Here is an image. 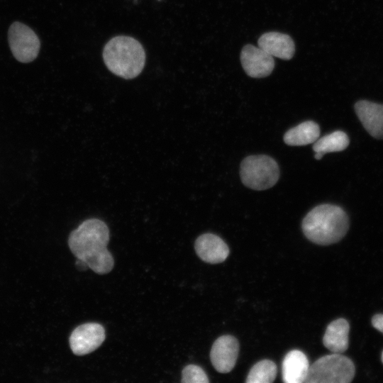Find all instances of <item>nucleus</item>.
Returning <instances> with one entry per match:
<instances>
[{
    "mask_svg": "<svg viewBox=\"0 0 383 383\" xmlns=\"http://www.w3.org/2000/svg\"><path fill=\"white\" fill-rule=\"evenodd\" d=\"M109 240L106 224L100 219L90 218L72 231L68 245L77 259L94 272L103 274L111 272L114 265L113 256L106 248Z\"/></svg>",
    "mask_w": 383,
    "mask_h": 383,
    "instance_id": "1",
    "label": "nucleus"
},
{
    "mask_svg": "<svg viewBox=\"0 0 383 383\" xmlns=\"http://www.w3.org/2000/svg\"><path fill=\"white\" fill-rule=\"evenodd\" d=\"M301 228L310 241L328 245L338 242L345 235L349 220L341 207L324 204L314 207L306 215Z\"/></svg>",
    "mask_w": 383,
    "mask_h": 383,
    "instance_id": "2",
    "label": "nucleus"
},
{
    "mask_svg": "<svg viewBox=\"0 0 383 383\" xmlns=\"http://www.w3.org/2000/svg\"><path fill=\"white\" fill-rule=\"evenodd\" d=\"M102 56L108 70L126 79L138 77L146 60L141 43L127 35H117L110 39L104 45Z\"/></svg>",
    "mask_w": 383,
    "mask_h": 383,
    "instance_id": "3",
    "label": "nucleus"
},
{
    "mask_svg": "<svg viewBox=\"0 0 383 383\" xmlns=\"http://www.w3.org/2000/svg\"><path fill=\"white\" fill-rule=\"evenodd\" d=\"M355 372L353 361L348 357L334 353L316 360L310 367L305 383H349Z\"/></svg>",
    "mask_w": 383,
    "mask_h": 383,
    "instance_id": "4",
    "label": "nucleus"
},
{
    "mask_svg": "<svg viewBox=\"0 0 383 383\" xmlns=\"http://www.w3.org/2000/svg\"><path fill=\"white\" fill-rule=\"evenodd\" d=\"M240 175L245 186L255 190H265L273 187L279 179L277 162L267 155H250L240 164Z\"/></svg>",
    "mask_w": 383,
    "mask_h": 383,
    "instance_id": "5",
    "label": "nucleus"
},
{
    "mask_svg": "<svg viewBox=\"0 0 383 383\" xmlns=\"http://www.w3.org/2000/svg\"><path fill=\"white\" fill-rule=\"evenodd\" d=\"M8 37L11 50L18 61L27 63L36 58L40 41L29 27L15 22L9 28Z\"/></svg>",
    "mask_w": 383,
    "mask_h": 383,
    "instance_id": "6",
    "label": "nucleus"
},
{
    "mask_svg": "<svg viewBox=\"0 0 383 383\" xmlns=\"http://www.w3.org/2000/svg\"><path fill=\"white\" fill-rule=\"evenodd\" d=\"M104 328L97 323H87L77 326L72 332L69 343L74 354L84 355L97 349L104 341Z\"/></svg>",
    "mask_w": 383,
    "mask_h": 383,
    "instance_id": "7",
    "label": "nucleus"
},
{
    "mask_svg": "<svg viewBox=\"0 0 383 383\" xmlns=\"http://www.w3.org/2000/svg\"><path fill=\"white\" fill-rule=\"evenodd\" d=\"M239 353V343L237 339L231 335L218 338L213 343L210 358L213 367L221 373L231 372L237 361Z\"/></svg>",
    "mask_w": 383,
    "mask_h": 383,
    "instance_id": "8",
    "label": "nucleus"
},
{
    "mask_svg": "<svg viewBox=\"0 0 383 383\" xmlns=\"http://www.w3.org/2000/svg\"><path fill=\"white\" fill-rule=\"evenodd\" d=\"M240 62L245 73L253 78L267 77L274 67L272 55L260 48L250 44L243 48Z\"/></svg>",
    "mask_w": 383,
    "mask_h": 383,
    "instance_id": "9",
    "label": "nucleus"
},
{
    "mask_svg": "<svg viewBox=\"0 0 383 383\" xmlns=\"http://www.w3.org/2000/svg\"><path fill=\"white\" fill-rule=\"evenodd\" d=\"M194 248L201 260L211 264L223 262L229 255L226 243L213 233L199 236L195 241Z\"/></svg>",
    "mask_w": 383,
    "mask_h": 383,
    "instance_id": "10",
    "label": "nucleus"
},
{
    "mask_svg": "<svg viewBox=\"0 0 383 383\" xmlns=\"http://www.w3.org/2000/svg\"><path fill=\"white\" fill-rule=\"evenodd\" d=\"M356 114L372 137L383 139V104L360 100L355 105Z\"/></svg>",
    "mask_w": 383,
    "mask_h": 383,
    "instance_id": "11",
    "label": "nucleus"
},
{
    "mask_svg": "<svg viewBox=\"0 0 383 383\" xmlns=\"http://www.w3.org/2000/svg\"><path fill=\"white\" fill-rule=\"evenodd\" d=\"M258 47L266 52L282 60H290L295 52V45L287 34L268 32L262 34L257 41Z\"/></svg>",
    "mask_w": 383,
    "mask_h": 383,
    "instance_id": "12",
    "label": "nucleus"
},
{
    "mask_svg": "<svg viewBox=\"0 0 383 383\" xmlns=\"http://www.w3.org/2000/svg\"><path fill=\"white\" fill-rule=\"evenodd\" d=\"M309 367L308 358L303 352L299 350L289 351L282 361V381L285 383L304 382Z\"/></svg>",
    "mask_w": 383,
    "mask_h": 383,
    "instance_id": "13",
    "label": "nucleus"
},
{
    "mask_svg": "<svg viewBox=\"0 0 383 383\" xmlns=\"http://www.w3.org/2000/svg\"><path fill=\"white\" fill-rule=\"evenodd\" d=\"M350 325L345 318L333 321L323 337L324 346L334 353H344L348 348Z\"/></svg>",
    "mask_w": 383,
    "mask_h": 383,
    "instance_id": "14",
    "label": "nucleus"
},
{
    "mask_svg": "<svg viewBox=\"0 0 383 383\" xmlns=\"http://www.w3.org/2000/svg\"><path fill=\"white\" fill-rule=\"evenodd\" d=\"M319 135V126L313 121H307L288 130L284 135V141L289 145H306L314 143Z\"/></svg>",
    "mask_w": 383,
    "mask_h": 383,
    "instance_id": "15",
    "label": "nucleus"
},
{
    "mask_svg": "<svg viewBox=\"0 0 383 383\" xmlns=\"http://www.w3.org/2000/svg\"><path fill=\"white\" fill-rule=\"evenodd\" d=\"M349 143V138L343 131H336L326 135L314 142V157L320 160L326 153L342 151L348 146Z\"/></svg>",
    "mask_w": 383,
    "mask_h": 383,
    "instance_id": "16",
    "label": "nucleus"
},
{
    "mask_svg": "<svg viewBox=\"0 0 383 383\" xmlns=\"http://www.w3.org/2000/svg\"><path fill=\"white\" fill-rule=\"evenodd\" d=\"M276 364L270 360L259 361L250 369L246 379L247 383H271L277 376Z\"/></svg>",
    "mask_w": 383,
    "mask_h": 383,
    "instance_id": "17",
    "label": "nucleus"
},
{
    "mask_svg": "<svg viewBox=\"0 0 383 383\" xmlns=\"http://www.w3.org/2000/svg\"><path fill=\"white\" fill-rule=\"evenodd\" d=\"M183 383H208V377L204 370L196 365L186 366L182 372Z\"/></svg>",
    "mask_w": 383,
    "mask_h": 383,
    "instance_id": "18",
    "label": "nucleus"
},
{
    "mask_svg": "<svg viewBox=\"0 0 383 383\" xmlns=\"http://www.w3.org/2000/svg\"><path fill=\"white\" fill-rule=\"evenodd\" d=\"M372 324L374 328L383 333V314H376L372 317Z\"/></svg>",
    "mask_w": 383,
    "mask_h": 383,
    "instance_id": "19",
    "label": "nucleus"
},
{
    "mask_svg": "<svg viewBox=\"0 0 383 383\" xmlns=\"http://www.w3.org/2000/svg\"><path fill=\"white\" fill-rule=\"evenodd\" d=\"M75 265L77 269L80 271L86 270L87 268H89L87 265L84 261L79 259H77Z\"/></svg>",
    "mask_w": 383,
    "mask_h": 383,
    "instance_id": "20",
    "label": "nucleus"
},
{
    "mask_svg": "<svg viewBox=\"0 0 383 383\" xmlns=\"http://www.w3.org/2000/svg\"><path fill=\"white\" fill-rule=\"evenodd\" d=\"M381 359H382V363H383V351H382V353Z\"/></svg>",
    "mask_w": 383,
    "mask_h": 383,
    "instance_id": "21",
    "label": "nucleus"
}]
</instances>
